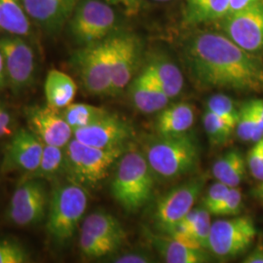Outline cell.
I'll return each mask as SVG.
<instances>
[{
    "label": "cell",
    "instance_id": "6da1fadb",
    "mask_svg": "<svg viewBox=\"0 0 263 263\" xmlns=\"http://www.w3.org/2000/svg\"><path fill=\"white\" fill-rule=\"evenodd\" d=\"M183 58L190 76L204 90L263 93V61L223 33L201 31L188 38Z\"/></svg>",
    "mask_w": 263,
    "mask_h": 263
},
{
    "label": "cell",
    "instance_id": "7a4b0ae2",
    "mask_svg": "<svg viewBox=\"0 0 263 263\" xmlns=\"http://www.w3.org/2000/svg\"><path fill=\"white\" fill-rule=\"evenodd\" d=\"M143 154L155 177L163 179L182 178L198 169L200 145L189 132L180 135L151 137L143 145Z\"/></svg>",
    "mask_w": 263,
    "mask_h": 263
},
{
    "label": "cell",
    "instance_id": "3957f363",
    "mask_svg": "<svg viewBox=\"0 0 263 263\" xmlns=\"http://www.w3.org/2000/svg\"><path fill=\"white\" fill-rule=\"evenodd\" d=\"M155 175L143 152L129 149L117 163L111 181L114 200L128 213H136L151 200L154 190Z\"/></svg>",
    "mask_w": 263,
    "mask_h": 263
},
{
    "label": "cell",
    "instance_id": "277c9868",
    "mask_svg": "<svg viewBox=\"0 0 263 263\" xmlns=\"http://www.w3.org/2000/svg\"><path fill=\"white\" fill-rule=\"evenodd\" d=\"M127 151V145L97 148L72 139L65 147L66 173L71 182L96 187L107 178L113 165Z\"/></svg>",
    "mask_w": 263,
    "mask_h": 263
},
{
    "label": "cell",
    "instance_id": "5b68a950",
    "mask_svg": "<svg viewBox=\"0 0 263 263\" xmlns=\"http://www.w3.org/2000/svg\"><path fill=\"white\" fill-rule=\"evenodd\" d=\"M86 188L68 182L58 185L50 195L46 230L54 242L65 244L74 234L88 207Z\"/></svg>",
    "mask_w": 263,
    "mask_h": 263
},
{
    "label": "cell",
    "instance_id": "8992f818",
    "mask_svg": "<svg viewBox=\"0 0 263 263\" xmlns=\"http://www.w3.org/2000/svg\"><path fill=\"white\" fill-rule=\"evenodd\" d=\"M72 37L81 45L104 41L114 34L118 16L104 0H79L68 21Z\"/></svg>",
    "mask_w": 263,
    "mask_h": 263
},
{
    "label": "cell",
    "instance_id": "52a82bcc",
    "mask_svg": "<svg viewBox=\"0 0 263 263\" xmlns=\"http://www.w3.org/2000/svg\"><path fill=\"white\" fill-rule=\"evenodd\" d=\"M257 234L252 217L236 216L212 223L207 250L219 260H228L246 254Z\"/></svg>",
    "mask_w": 263,
    "mask_h": 263
},
{
    "label": "cell",
    "instance_id": "ba28073f",
    "mask_svg": "<svg viewBox=\"0 0 263 263\" xmlns=\"http://www.w3.org/2000/svg\"><path fill=\"white\" fill-rule=\"evenodd\" d=\"M83 88L96 97H110L111 68L108 38L94 44L85 45L72 56Z\"/></svg>",
    "mask_w": 263,
    "mask_h": 263
},
{
    "label": "cell",
    "instance_id": "9c48e42d",
    "mask_svg": "<svg viewBox=\"0 0 263 263\" xmlns=\"http://www.w3.org/2000/svg\"><path fill=\"white\" fill-rule=\"evenodd\" d=\"M7 85L14 94H20L33 84L36 76V59L32 46L19 35L0 36Z\"/></svg>",
    "mask_w": 263,
    "mask_h": 263
},
{
    "label": "cell",
    "instance_id": "30bf717a",
    "mask_svg": "<svg viewBox=\"0 0 263 263\" xmlns=\"http://www.w3.org/2000/svg\"><path fill=\"white\" fill-rule=\"evenodd\" d=\"M111 92L110 97H117L130 84L140 69L142 58L141 38L131 32H115L108 37Z\"/></svg>",
    "mask_w": 263,
    "mask_h": 263
},
{
    "label": "cell",
    "instance_id": "8fae6325",
    "mask_svg": "<svg viewBox=\"0 0 263 263\" xmlns=\"http://www.w3.org/2000/svg\"><path fill=\"white\" fill-rule=\"evenodd\" d=\"M50 196L40 179L21 180L10 200L7 218L20 227L36 226L46 218Z\"/></svg>",
    "mask_w": 263,
    "mask_h": 263
},
{
    "label": "cell",
    "instance_id": "7c38bea8",
    "mask_svg": "<svg viewBox=\"0 0 263 263\" xmlns=\"http://www.w3.org/2000/svg\"><path fill=\"white\" fill-rule=\"evenodd\" d=\"M206 181L205 176H197L161 196L153 214L154 222L160 231L184 218L201 196Z\"/></svg>",
    "mask_w": 263,
    "mask_h": 263
},
{
    "label": "cell",
    "instance_id": "4fadbf2b",
    "mask_svg": "<svg viewBox=\"0 0 263 263\" xmlns=\"http://www.w3.org/2000/svg\"><path fill=\"white\" fill-rule=\"evenodd\" d=\"M222 33L246 51H263V0L221 20Z\"/></svg>",
    "mask_w": 263,
    "mask_h": 263
},
{
    "label": "cell",
    "instance_id": "5bb4252c",
    "mask_svg": "<svg viewBox=\"0 0 263 263\" xmlns=\"http://www.w3.org/2000/svg\"><path fill=\"white\" fill-rule=\"evenodd\" d=\"M44 143L32 132L20 129L14 133L6 144L1 163V172H20L28 175L37 169Z\"/></svg>",
    "mask_w": 263,
    "mask_h": 263
},
{
    "label": "cell",
    "instance_id": "9a60e30c",
    "mask_svg": "<svg viewBox=\"0 0 263 263\" xmlns=\"http://www.w3.org/2000/svg\"><path fill=\"white\" fill-rule=\"evenodd\" d=\"M28 130L44 144L65 148L73 139V130L60 110L47 104L29 106L25 110Z\"/></svg>",
    "mask_w": 263,
    "mask_h": 263
},
{
    "label": "cell",
    "instance_id": "2e32d148",
    "mask_svg": "<svg viewBox=\"0 0 263 263\" xmlns=\"http://www.w3.org/2000/svg\"><path fill=\"white\" fill-rule=\"evenodd\" d=\"M133 137L131 125L110 112L93 124L73 132V138L77 141L97 148L125 146Z\"/></svg>",
    "mask_w": 263,
    "mask_h": 263
},
{
    "label": "cell",
    "instance_id": "e0dca14e",
    "mask_svg": "<svg viewBox=\"0 0 263 263\" xmlns=\"http://www.w3.org/2000/svg\"><path fill=\"white\" fill-rule=\"evenodd\" d=\"M28 18L48 34H56L69 21L79 0H22Z\"/></svg>",
    "mask_w": 263,
    "mask_h": 263
},
{
    "label": "cell",
    "instance_id": "ac0fdd59",
    "mask_svg": "<svg viewBox=\"0 0 263 263\" xmlns=\"http://www.w3.org/2000/svg\"><path fill=\"white\" fill-rule=\"evenodd\" d=\"M132 104L141 113H158L169 104L170 99L157 81L145 68L133 78L128 85Z\"/></svg>",
    "mask_w": 263,
    "mask_h": 263
},
{
    "label": "cell",
    "instance_id": "d6986e66",
    "mask_svg": "<svg viewBox=\"0 0 263 263\" xmlns=\"http://www.w3.org/2000/svg\"><path fill=\"white\" fill-rule=\"evenodd\" d=\"M146 235L160 257L167 263H206L210 255L205 249L196 250L186 247L165 234H154L147 231Z\"/></svg>",
    "mask_w": 263,
    "mask_h": 263
},
{
    "label": "cell",
    "instance_id": "ffe728a7",
    "mask_svg": "<svg viewBox=\"0 0 263 263\" xmlns=\"http://www.w3.org/2000/svg\"><path fill=\"white\" fill-rule=\"evenodd\" d=\"M170 99L179 96L184 87V78L179 66L164 54H152L143 66Z\"/></svg>",
    "mask_w": 263,
    "mask_h": 263
},
{
    "label": "cell",
    "instance_id": "44dd1931",
    "mask_svg": "<svg viewBox=\"0 0 263 263\" xmlns=\"http://www.w3.org/2000/svg\"><path fill=\"white\" fill-rule=\"evenodd\" d=\"M195 122V108L189 103L167 105L160 110L155 120V131L159 135H180L187 133Z\"/></svg>",
    "mask_w": 263,
    "mask_h": 263
},
{
    "label": "cell",
    "instance_id": "7402d4cb",
    "mask_svg": "<svg viewBox=\"0 0 263 263\" xmlns=\"http://www.w3.org/2000/svg\"><path fill=\"white\" fill-rule=\"evenodd\" d=\"M76 92L77 86L70 76L58 69H51L48 72L44 83L48 106L57 110H63L72 104Z\"/></svg>",
    "mask_w": 263,
    "mask_h": 263
},
{
    "label": "cell",
    "instance_id": "603a6c76",
    "mask_svg": "<svg viewBox=\"0 0 263 263\" xmlns=\"http://www.w3.org/2000/svg\"><path fill=\"white\" fill-rule=\"evenodd\" d=\"M231 0H184L183 22L196 26L223 19L229 14Z\"/></svg>",
    "mask_w": 263,
    "mask_h": 263
},
{
    "label": "cell",
    "instance_id": "cb8c5ba5",
    "mask_svg": "<svg viewBox=\"0 0 263 263\" xmlns=\"http://www.w3.org/2000/svg\"><path fill=\"white\" fill-rule=\"evenodd\" d=\"M31 24L22 0H0V30L27 37L32 33Z\"/></svg>",
    "mask_w": 263,
    "mask_h": 263
},
{
    "label": "cell",
    "instance_id": "d4e9b609",
    "mask_svg": "<svg viewBox=\"0 0 263 263\" xmlns=\"http://www.w3.org/2000/svg\"><path fill=\"white\" fill-rule=\"evenodd\" d=\"M81 230L104 240H111L122 245L127 238L121 222L113 215L103 210L95 211L86 216Z\"/></svg>",
    "mask_w": 263,
    "mask_h": 263
},
{
    "label": "cell",
    "instance_id": "484cf974",
    "mask_svg": "<svg viewBox=\"0 0 263 263\" xmlns=\"http://www.w3.org/2000/svg\"><path fill=\"white\" fill-rule=\"evenodd\" d=\"M247 161L239 149L227 151L213 166V176L229 187H238L246 176Z\"/></svg>",
    "mask_w": 263,
    "mask_h": 263
},
{
    "label": "cell",
    "instance_id": "4316f807",
    "mask_svg": "<svg viewBox=\"0 0 263 263\" xmlns=\"http://www.w3.org/2000/svg\"><path fill=\"white\" fill-rule=\"evenodd\" d=\"M66 173L65 148L44 144L41 160L37 169L34 172L24 175V179H40L55 181Z\"/></svg>",
    "mask_w": 263,
    "mask_h": 263
},
{
    "label": "cell",
    "instance_id": "83f0119b",
    "mask_svg": "<svg viewBox=\"0 0 263 263\" xmlns=\"http://www.w3.org/2000/svg\"><path fill=\"white\" fill-rule=\"evenodd\" d=\"M108 113L109 111L104 107L82 103L70 104L62 111L65 120L73 132L93 124Z\"/></svg>",
    "mask_w": 263,
    "mask_h": 263
},
{
    "label": "cell",
    "instance_id": "f1b7e54d",
    "mask_svg": "<svg viewBox=\"0 0 263 263\" xmlns=\"http://www.w3.org/2000/svg\"><path fill=\"white\" fill-rule=\"evenodd\" d=\"M122 246L121 243L104 240L83 230L80 231L79 249L81 254L86 258L97 259L112 255L116 254Z\"/></svg>",
    "mask_w": 263,
    "mask_h": 263
},
{
    "label": "cell",
    "instance_id": "f546056e",
    "mask_svg": "<svg viewBox=\"0 0 263 263\" xmlns=\"http://www.w3.org/2000/svg\"><path fill=\"white\" fill-rule=\"evenodd\" d=\"M206 109L228 124L234 130L239 117V108L232 98L226 94L213 95L208 99Z\"/></svg>",
    "mask_w": 263,
    "mask_h": 263
},
{
    "label": "cell",
    "instance_id": "4dcf8cb0",
    "mask_svg": "<svg viewBox=\"0 0 263 263\" xmlns=\"http://www.w3.org/2000/svg\"><path fill=\"white\" fill-rule=\"evenodd\" d=\"M258 123L254 106L251 101L246 102L239 108V117L236 125L237 137L244 142H256Z\"/></svg>",
    "mask_w": 263,
    "mask_h": 263
},
{
    "label": "cell",
    "instance_id": "1f68e13d",
    "mask_svg": "<svg viewBox=\"0 0 263 263\" xmlns=\"http://www.w3.org/2000/svg\"><path fill=\"white\" fill-rule=\"evenodd\" d=\"M211 213L205 208H193L186 216H184L183 220L194 237L197 239L201 245L207 250V242L209 234L212 227V218Z\"/></svg>",
    "mask_w": 263,
    "mask_h": 263
},
{
    "label": "cell",
    "instance_id": "d6a6232c",
    "mask_svg": "<svg viewBox=\"0 0 263 263\" xmlns=\"http://www.w3.org/2000/svg\"><path fill=\"white\" fill-rule=\"evenodd\" d=\"M203 126L207 134L208 140L213 146L224 145L235 131L228 124L207 109L203 115Z\"/></svg>",
    "mask_w": 263,
    "mask_h": 263
},
{
    "label": "cell",
    "instance_id": "836d02e7",
    "mask_svg": "<svg viewBox=\"0 0 263 263\" xmlns=\"http://www.w3.org/2000/svg\"><path fill=\"white\" fill-rule=\"evenodd\" d=\"M31 257L27 249L17 240L0 238V263H28Z\"/></svg>",
    "mask_w": 263,
    "mask_h": 263
},
{
    "label": "cell",
    "instance_id": "e575fe53",
    "mask_svg": "<svg viewBox=\"0 0 263 263\" xmlns=\"http://www.w3.org/2000/svg\"><path fill=\"white\" fill-rule=\"evenodd\" d=\"M243 210V195L238 187H231L215 216H239Z\"/></svg>",
    "mask_w": 263,
    "mask_h": 263
},
{
    "label": "cell",
    "instance_id": "d590c367",
    "mask_svg": "<svg viewBox=\"0 0 263 263\" xmlns=\"http://www.w3.org/2000/svg\"><path fill=\"white\" fill-rule=\"evenodd\" d=\"M230 188L217 181L208 189L207 193L203 199V207L208 210L212 216H215L217 209L222 204Z\"/></svg>",
    "mask_w": 263,
    "mask_h": 263
},
{
    "label": "cell",
    "instance_id": "8d00e7d4",
    "mask_svg": "<svg viewBox=\"0 0 263 263\" xmlns=\"http://www.w3.org/2000/svg\"><path fill=\"white\" fill-rule=\"evenodd\" d=\"M247 167L251 175L258 181L262 179L263 168V138L254 142L253 147L248 152L246 157Z\"/></svg>",
    "mask_w": 263,
    "mask_h": 263
},
{
    "label": "cell",
    "instance_id": "74e56055",
    "mask_svg": "<svg viewBox=\"0 0 263 263\" xmlns=\"http://www.w3.org/2000/svg\"><path fill=\"white\" fill-rule=\"evenodd\" d=\"M108 261L113 263H152L156 260L151 253L143 250H135L118 255H112Z\"/></svg>",
    "mask_w": 263,
    "mask_h": 263
},
{
    "label": "cell",
    "instance_id": "f35d334b",
    "mask_svg": "<svg viewBox=\"0 0 263 263\" xmlns=\"http://www.w3.org/2000/svg\"><path fill=\"white\" fill-rule=\"evenodd\" d=\"M14 130V118L9 109L0 103V138L10 135Z\"/></svg>",
    "mask_w": 263,
    "mask_h": 263
},
{
    "label": "cell",
    "instance_id": "ab89813d",
    "mask_svg": "<svg viewBox=\"0 0 263 263\" xmlns=\"http://www.w3.org/2000/svg\"><path fill=\"white\" fill-rule=\"evenodd\" d=\"M105 2L109 3L112 6H119L125 10V12L133 16L139 13L141 10V0H104Z\"/></svg>",
    "mask_w": 263,
    "mask_h": 263
},
{
    "label": "cell",
    "instance_id": "60d3db41",
    "mask_svg": "<svg viewBox=\"0 0 263 263\" xmlns=\"http://www.w3.org/2000/svg\"><path fill=\"white\" fill-rule=\"evenodd\" d=\"M254 111L256 113V118L258 122V136L261 140L263 138V99L251 100Z\"/></svg>",
    "mask_w": 263,
    "mask_h": 263
},
{
    "label": "cell",
    "instance_id": "b9f144b4",
    "mask_svg": "<svg viewBox=\"0 0 263 263\" xmlns=\"http://www.w3.org/2000/svg\"><path fill=\"white\" fill-rule=\"evenodd\" d=\"M244 263H263V245H258L245 257Z\"/></svg>",
    "mask_w": 263,
    "mask_h": 263
},
{
    "label": "cell",
    "instance_id": "7bdbcfd3",
    "mask_svg": "<svg viewBox=\"0 0 263 263\" xmlns=\"http://www.w3.org/2000/svg\"><path fill=\"white\" fill-rule=\"evenodd\" d=\"M261 0H231L230 1V13H234L239 10L244 9L246 7L254 4L256 2H259Z\"/></svg>",
    "mask_w": 263,
    "mask_h": 263
},
{
    "label": "cell",
    "instance_id": "ee69618b",
    "mask_svg": "<svg viewBox=\"0 0 263 263\" xmlns=\"http://www.w3.org/2000/svg\"><path fill=\"white\" fill-rule=\"evenodd\" d=\"M7 85L6 73H5V67L3 63V58L0 52V90H2Z\"/></svg>",
    "mask_w": 263,
    "mask_h": 263
},
{
    "label": "cell",
    "instance_id": "f6af8a7d",
    "mask_svg": "<svg viewBox=\"0 0 263 263\" xmlns=\"http://www.w3.org/2000/svg\"><path fill=\"white\" fill-rule=\"evenodd\" d=\"M254 194H255V197L258 198L263 204V180L260 181V183L254 189Z\"/></svg>",
    "mask_w": 263,
    "mask_h": 263
},
{
    "label": "cell",
    "instance_id": "bcb514c9",
    "mask_svg": "<svg viewBox=\"0 0 263 263\" xmlns=\"http://www.w3.org/2000/svg\"><path fill=\"white\" fill-rule=\"evenodd\" d=\"M155 1H159V2H166V1H170V0H155Z\"/></svg>",
    "mask_w": 263,
    "mask_h": 263
}]
</instances>
